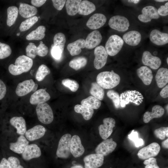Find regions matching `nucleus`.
Here are the masks:
<instances>
[{
	"mask_svg": "<svg viewBox=\"0 0 168 168\" xmlns=\"http://www.w3.org/2000/svg\"><path fill=\"white\" fill-rule=\"evenodd\" d=\"M96 80V82L103 89H110L119 84L120 77L113 71H104L98 74Z\"/></svg>",
	"mask_w": 168,
	"mask_h": 168,
	"instance_id": "nucleus-1",
	"label": "nucleus"
},
{
	"mask_svg": "<svg viewBox=\"0 0 168 168\" xmlns=\"http://www.w3.org/2000/svg\"><path fill=\"white\" fill-rule=\"evenodd\" d=\"M33 60L25 55H21L16 60L14 64H10L8 67L9 72L14 76L27 72L31 68Z\"/></svg>",
	"mask_w": 168,
	"mask_h": 168,
	"instance_id": "nucleus-2",
	"label": "nucleus"
},
{
	"mask_svg": "<svg viewBox=\"0 0 168 168\" xmlns=\"http://www.w3.org/2000/svg\"><path fill=\"white\" fill-rule=\"evenodd\" d=\"M36 113L39 120L45 124H50L54 119L52 110L50 105L45 102L38 104L36 108Z\"/></svg>",
	"mask_w": 168,
	"mask_h": 168,
	"instance_id": "nucleus-3",
	"label": "nucleus"
},
{
	"mask_svg": "<svg viewBox=\"0 0 168 168\" xmlns=\"http://www.w3.org/2000/svg\"><path fill=\"white\" fill-rule=\"evenodd\" d=\"M124 44V41L120 36L114 35L109 37L105 48L108 55L114 56L120 52Z\"/></svg>",
	"mask_w": 168,
	"mask_h": 168,
	"instance_id": "nucleus-4",
	"label": "nucleus"
},
{
	"mask_svg": "<svg viewBox=\"0 0 168 168\" xmlns=\"http://www.w3.org/2000/svg\"><path fill=\"white\" fill-rule=\"evenodd\" d=\"M71 135L67 133L63 135L60 139L56 151V155L59 158L67 159L71 153L70 144Z\"/></svg>",
	"mask_w": 168,
	"mask_h": 168,
	"instance_id": "nucleus-5",
	"label": "nucleus"
},
{
	"mask_svg": "<svg viewBox=\"0 0 168 168\" xmlns=\"http://www.w3.org/2000/svg\"><path fill=\"white\" fill-rule=\"evenodd\" d=\"M143 97L140 93L135 91H128L120 94L119 96L120 106L125 107L130 102L139 105L142 101Z\"/></svg>",
	"mask_w": 168,
	"mask_h": 168,
	"instance_id": "nucleus-6",
	"label": "nucleus"
},
{
	"mask_svg": "<svg viewBox=\"0 0 168 168\" xmlns=\"http://www.w3.org/2000/svg\"><path fill=\"white\" fill-rule=\"evenodd\" d=\"M108 24L111 29L121 32L127 31L130 26L128 19L125 17L121 15L112 16L110 19Z\"/></svg>",
	"mask_w": 168,
	"mask_h": 168,
	"instance_id": "nucleus-7",
	"label": "nucleus"
},
{
	"mask_svg": "<svg viewBox=\"0 0 168 168\" xmlns=\"http://www.w3.org/2000/svg\"><path fill=\"white\" fill-rule=\"evenodd\" d=\"M160 150L159 145L153 142L141 149L138 152V156L140 159L146 160L157 156Z\"/></svg>",
	"mask_w": 168,
	"mask_h": 168,
	"instance_id": "nucleus-8",
	"label": "nucleus"
},
{
	"mask_svg": "<svg viewBox=\"0 0 168 168\" xmlns=\"http://www.w3.org/2000/svg\"><path fill=\"white\" fill-rule=\"evenodd\" d=\"M94 54L95 56L94 66L96 69H100L106 63L108 55L105 47L102 45L96 47L95 49Z\"/></svg>",
	"mask_w": 168,
	"mask_h": 168,
	"instance_id": "nucleus-9",
	"label": "nucleus"
},
{
	"mask_svg": "<svg viewBox=\"0 0 168 168\" xmlns=\"http://www.w3.org/2000/svg\"><path fill=\"white\" fill-rule=\"evenodd\" d=\"M141 14L138 16V20L144 23L150 22L153 19H157L160 17L157 12V9L152 6L144 7L141 11Z\"/></svg>",
	"mask_w": 168,
	"mask_h": 168,
	"instance_id": "nucleus-10",
	"label": "nucleus"
},
{
	"mask_svg": "<svg viewBox=\"0 0 168 168\" xmlns=\"http://www.w3.org/2000/svg\"><path fill=\"white\" fill-rule=\"evenodd\" d=\"M103 124L98 127L99 134L102 138L107 139L111 134L113 128L115 126V121L112 118H107L103 119Z\"/></svg>",
	"mask_w": 168,
	"mask_h": 168,
	"instance_id": "nucleus-11",
	"label": "nucleus"
},
{
	"mask_svg": "<svg viewBox=\"0 0 168 168\" xmlns=\"http://www.w3.org/2000/svg\"><path fill=\"white\" fill-rule=\"evenodd\" d=\"M84 168H98L104 162V156L100 154L95 153L88 155L83 158Z\"/></svg>",
	"mask_w": 168,
	"mask_h": 168,
	"instance_id": "nucleus-12",
	"label": "nucleus"
},
{
	"mask_svg": "<svg viewBox=\"0 0 168 168\" xmlns=\"http://www.w3.org/2000/svg\"><path fill=\"white\" fill-rule=\"evenodd\" d=\"M117 145L112 138L106 139L99 144L95 149L96 153L100 154L104 156L108 155L112 152Z\"/></svg>",
	"mask_w": 168,
	"mask_h": 168,
	"instance_id": "nucleus-13",
	"label": "nucleus"
},
{
	"mask_svg": "<svg viewBox=\"0 0 168 168\" xmlns=\"http://www.w3.org/2000/svg\"><path fill=\"white\" fill-rule=\"evenodd\" d=\"M142 61L145 66L154 70L158 68L161 64V60L159 58L152 55L148 51H145L143 52Z\"/></svg>",
	"mask_w": 168,
	"mask_h": 168,
	"instance_id": "nucleus-14",
	"label": "nucleus"
},
{
	"mask_svg": "<svg viewBox=\"0 0 168 168\" xmlns=\"http://www.w3.org/2000/svg\"><path fill=\"white\" fill-rule=\"evenodd\" d=\"M106 20V17L104 14L100 13H95L89 19L86 26L91 29L96 30L103 26Z\"/></svg>",
	"mask_w": 168,
	"mask_h": 168,
	"instance_id": "nucleus-15",
	"label": "nucleus"
},
{
	"mask_svg": "<svg viewBox=\"0 0 168 168\" xmlns=\"http://www.w3.org/2000/svg\"><path fill=\"white\" fill-rule=\"evenodd\" d=\"M71 153L75 158L82 156L85 151L84 148L82 145L80 137L77 135H74L71 138L70 144Z\"/></svg>",
	"mask_w": 168,
	"mask_h": 168,
	"instance_id": "nucleus-16",
	"label": "nucleus"
},
{
	"mask_svg": "<svg viewBox=\"0 0 168 168\" xmlns=\"http://www.w3.org/2000/svg\"><path fill=\"white\" fill-rule=\"evenodd\" d=\"M149 38L152 43L158 46L164 45L168 43V34L157 29H154L151 31Z\"/></svg>",
	"mask_w": 168,
	"mask_h": 168,
	"instance_id": "nucleus-17",
	"label": "nucleus"
},
{
	"mask_svg": "<svg viewBox=\"0 0 168 168\" xmlns=\"http://www.w3.org/2000/svg\"><path fill=\"white\" fill-rule=\"evenodd\" d=\"M102 37L100 32L95 30L88 34L85 40L86 48L92 49L96 47L100 44Z\"/></svg>",
	"mask_w": 168,
	"mask_h": 168,
	"instance_id": "nucleus-18",
	"label": "nucleus"
},
{
	"mask_svg": "<svg viewBox=\"0 0 168 168\" xmlns=\"http://www.w3.org/2000/svg\"><path fill=\"white\" fill-rule=\"evenodd\" d=\"M41 153L39 147L36 144H32L27 145L22 153L23 158L29 161L32 159L39 157Z\"/></svg>",
	"mask_w": 168,
	"mask_h": 168,
	"instance_id": "nucleus-19",
	"label": "nucleus"
},
{
	"mask_svg": "<svg viewBox=\"0 0 168 168\" xmlns=\"http://www.w3.org/2000/svg\"><path fill=\"white\" fill-rule=\"evenodd\" d=\"M35 84L32 79L26 80L18 83L16 93L18 96H22L33 91Z\"/></svg>",
	"mask_w": 168,
	"mask_h": 168,
	"instance_id": "nucleus-20",
	"label": "nucleus"
},
{
	"mask_svg": "<svg viewBox=\"0 0 168 168\" xmlns=\"http://www.w3.org/2000/svg\"><path fill=\"white\" fill-rule=\"evenodd\" d=\"M142 36L138 31L133 30L125 33L123 36L124 41L128 45L133 46L138 45L140 42Z\"/></svg>",
	"mask_w": 168,
	"mask_h": 168,
	"instance_id": "nucleus-21",
	"label": "nucleus"
},
{
	"mask_svg": "<svg viewBox=\"0 0 168 168\" xmlns=\"http://www.w3.org/2000/svg\"><path fill=\"white\" fill-rule=\"evenodd\" d=\"M46 90V88L40 89L35 91L31 96L30 100V103L33 105H37L40 103L49 100L50 96Z\"/></svg>",
	"mask_w": 168,
	"mask_h": 168,
	"instance_id": "nucleus-22",
	"label": "nucleus"
},
{
	"mask_svg": "<svg viewBox=\"0 0 168 168\" xmlns=\"http://www.w3.org/2000/svg\"><path fill=\"white\" fill-rule=\"evenodd\" d=\"M45 128L40 125H36L26 131L25 135L27 139L33 141L43 137L45 133Z\"/></svg>",
	"mask_w": 168,
	"mask_h": 168,
	"instance_id": "nucleus-23",
	"label": "nucleus"
},
{
	"mask_svg": "<svg viewBox=\"0 0 168 168\" xmlns=\"http://www.w3.org/2000/svg\"><path fill=\"white\" fill-rule=\"evenodd\" d=\"M138 76L144 84L149 85L151 83L153 76L152 70L147 66H142L137 70Z\"/></svg>",
	"mask_w": 168,
	"mask_h": 168,
	"instance_id": "nucleus-24",
	"label": "nucleus"
},
{
	"mask_svg": "<svg viewBox=\"0 0 168 168\" xmlns=\"http://www.w3.org/2000/svg\"><path fill=\"white\" fill-rule=\"evenodd\" d=\"M164 109L161 105H156L153 106L152 112L147 111L144 114L143 120L145 123H148L154 118H159L164 114Z\"/></svg>",
	"mask_w": 168,
	"mask_h": 168,
	"instance_id": "nucleus-25",
	"label": "nucleus"
},
{
	"mask_svg": "<svg viewBox=\"0 0 168 168\" xmlns=\"http://www.w3.org/2000/svg\"><path fill=\"white\" fill-rule=\"evenodd\" d=\"M29 142L23 135H21L18 138L15 142L10 143V149L14 152L22 154L26 146L29 144Z\"/></svg>",
	"mask_w": 168,
	"mask_h": 168,
	"instance_id": "nucleus-26",
	"label": "nucleus"
},
{
	"mask_svg": "<svg viewBox=\"0 0 168 168\" xmlns=\"http://www.w3.org/2000/svg\"><path fill=\"white\" fill-rule=\"evenodd\" d=\"M85 47V40L81 38L69 44L67 48L71 55L73 56L79 54L82 51L81 49H83Z\"/></svg>",
	"mask_w": 168,
	"mask_h": 168,
	"instance_id": "nucleus-27",
	"label": "nucleus"
},
{
	"mask_svg": "<svg viewBox=\"0 0 168 168\" xmlns=\"http://www.w3.org/2000/svg\"><path fill=\"white\" fill-rule=\"evenodd\" d=\"M18 12L22 17L28 18L34 16L37 13V9L35 7L25 3H21Z\"/></svg>",
	"mask_w": 168,
	"mask_h": 168,
	"instance_id": "nucleus-28",
	"label": "nucleus"
},
{
	"mask_svg": "<svg viewBox=\"0 0 168 168\" xmlns=\"http://www.w3.org/2000/svg\"><path fill=\"white\" fill-rule=\"evenodd\" d=\"M10 124L16 129L17 133L21 135L24 134L26 129V121L22 117H14L10 120Z\"/></svg>",
	"mask_w": 168,
	"mask_h": 168,
	"instance_id": "nucleus-29",
	"label": "nucleus"
},
{
	"mask_svg": "<svg viewBox=\"0 0 168 168\" xmlns=\"http://www.w3.org/2000/svg\"><path fill=\"white\" fill-rule=\"evenodd\" d=\"M155 80L158 86L162 88L168 83V69L161 68L157 71L155 76Z\"/></svg>",
	"mask_w": 168,
	"mask_h": 168,
	"instance_id": "nucleus-30",
	"label": "nucleus"
},
{
	"mask_svg": "<svg viewBox=\"0 0 168 168\" xmlns=\"http://www.w3.org/2000/svg\"><path fill=\"white\" fill-rule=\"evenodd\" d=\"M96 9L95 5L93 3L88 0H83L80 4L78 13L86 16L92 13Z\"/></svg>",
	"mask_w": 168,
	"mask_h": 168,
	"instance_id": "nucleus-31",
	"label": "nucleus"
},
{
	"mask_svg": "<svg viewBox=\"0 0 168 168\" xmlns=\"http://www.w3.org/2000/svg\"><path fill=\"white\" fill-rule=\"evenodd\" d=\"M46 29L45 27L44 26H39L26 36V40H40L43 39L45 35V32Z\"/></svg>",
	"mask_w": 168,
	"mask_h": 168,
	"instance_id": "nucleus-32",
	"label": "nucleus"
},
{
	"mask_svg": "<svg viewBox=\"0 0 168 168\" xmlns=\"http://www.w3.org/2000/svg\"><path fill=\"white\" fill-rule=\"evenodd\" d=\"M81 0H67L66 2V8L67 14L71 16L76 15L78 12Z\"/></svg>",
	"mask_w": 168,
	"mask_h": 168,
	"instance_id": "nucleus-33",
	"label": "nucleus"
},
{
	"mask_svg": "<svg viewBox=\"0 0 168 168\" xmlns=\"http://www.w3.org/2000/svg\"><path fill=\"white\" fill-rule=\"evenodd\" d=\"M75 111L82 114L86 120H90L92 117L94 111L93 109L80 105H77L74 107Z\"/></svg>",
	"mask_w": 168,
	"mask_h": 168,
	"instance_id": "nucleus-34",
	"label": "nucleus"
},
{
	"mask_svg": "<svg viewBox=\"0 0 168 168\" xmlns=\"http://www.w3.org/2000/svg\"><path fill=\"white\" fill-rule=\"evenodd\" d=\"M18 9L15 6H11L8 8L7 24L8 26H11L15 23L18 17Z\"/></svg>",
	"mask_w": 168,
	"mask_h": 168,
	"instance_id": "nucleus-35",
	"label": "nucleus"
},
{
	"mask_svg": "<svg viewBox=\"0 0 168 168\" xmlns=\"http://www.w3.org/2000/svg\"><path fill=\"white\" fill-rule=\"evenodd\" d=\"M90 93L92 96L99 100H102L104 97V89L96 82H93L91 83Z\"/></svg>",
	"mask_w": 168,
	"mask_h": 168,
	"instance_id": "nucleus-36",
	"label": "nucleus"
},
{
	"mask_svg": "<svg viewBox=\"0 0 168 168\" xmlns=\"http://www.w3.org/2000/svg\"><path fill=\"white\" fill-rule=\"evenodd\" d=\"M81 103V105L92 109H97L101 105L100 100L92 96H90L82 100Z\"/></svg>",
	"mask_w": 168,
	"mask_h": 168,
	"instance_id": "nucleus-37",
	"label": "nucleus"
},
{
	"mask_svg": "<svg viewBox=\"0 0 168 168\" xmlns=\"http://www.w3.org/2000/svg\"><path fill=\"white\" fill-rule=\"evenodd\" d=\"M87 63V59L85 57H78L71 60L69 63V66L73 69L77 70L85 67Z\"/></svg>",
	"mask_w": 168,
	"mask_h": 168,
	"instance_id": "nucleus-38",
	"label": "nucleus"
},
{
	"mask_svg": "<svg viewBox=\"0 0 168 168\" xmlns=\"http://www.w3.org/2000/svg\"><path fill=\"white\" fill-rule=\"evenodd\" d=\"M38 19L37 16H34L23 21L19 27L20 31L22 32L29 30L38 21Z\"/></svg>",
	"mask_w": 168,
	"mask_h": 168,
	"instance_id": "nucleus-39",
	"label": "nucleus"
},
{
	"mask_svg": "<svg viewBox=\"0 0 168 168\" xmlns=\"http://www.w3.org/2000/svg\"><path fill=\"white\" fill-rule=\"evenodd\" d=\"M66 41V39L65 35L62 33H58L54 36L53 46L58 47L63 52Z\"/></svg>",
	"mask_w": 168,
	"mask_h": 168,
	"instance_id": "nucleus-40",
	"label": "nucleus"
},
{
	"mask_svg": "<svg viewBox=\"0 0 168 168\" xmlns=\"http://www.w3.org/2000/svg\"><path fill=\"white\" fill-rule=\"evenodd\" d=\"M50 73L49 68L46 65L42 64L39 67L35 75V78L38 81H42L44 77Z\"/></svg>",
	"mask_w": 168,
	"mask_h": 168,
	"instance_id": "nucleus-41",
	"label": "nucleus"
},
{
	"mask_svg": "<svg viewBox=\"0 0 168 168\" xmlns=\"http://www.w3.org/2000/svg\"><path fill=\"white\" fill-rule=\"evenodd\" d=\"M107 96L112 100L114 107L117 109L120 107L119 95L118 92L112 90L108 91Z\"/></svg>",
	"mask_w": 168,
	"mask_h": 168,
	"instance_id": "nucleus-42",
	"label": "nucleus"
},
{
	"mask_svg": "<svg viewBox=\"0 0 168 168\" xmlns=\"http://www.w3.org/2000/svg\"><path fill=\"white\" fill-rule=\"evenodd\" d=\"M12 52L11 48L9 45L0 42V59L8 57Z\"/></svg>",
	"mask_w": 168,
	"mask_h": 168,
	"instance_id": "nucleus-43",
	"label": "nucleus"
},
{
	"mask_svg": "<svg viewBox=\"0 0 168 168\" xmlns=\"http://www.w3.org/2000/svg\"><path fill=\"white\" fill-rule=\"evenodd\" d=\"M62 83L65 86L69 88L72 92L76 91L78 89L79 85L76 81L69 79H63Z\"/></svg>",
	"mask_w": 168,
	"mask_h": 168,
	"instance_id": "nucleus-44",
	"label": "nucleus"
},
{
	"mask_svg": "<svg viewBox=\"0 0 168 168\" xmlns=\"http://www.w3.org/2000/svg\"><path fill=\"white\" fill-rule=\"evenodd\" d=\"M128 137L130 140L133 142L136 147H139L144 144L143 140L139 138L138 134L137 131L133 130L130 134L128 135Z\"/></svg>",
	"mask_w": 168,
	"mask_h": 168,
	"instance_id": "nucleus-45",
	"label": "nucleus"
},
{
	"mask_svg": "<svg viewBox=\"0 0 168 168\" xmlns=\"http://www.w3.org/2000/svg\"><path fill=\"white\" fill-rule=\"evenodd\" d=\"M36 48L34 43H29L26 49V56L32 59H34L37 55Z\"/></svg>",
	"mask_w": 168,
	"mask_h": 168,
	"instance_id": "nucleus-46",
	"label": "nucleus"
},
{
	"mask_svg": "<svg viewBox=\"0 0 168 168\" xmlns=\"http://www.w3.org/2000/svg\"><path fill=\"white\" fill-rule=\"evenodd\" d=\"M156 136L161 140L165 139L166 137H168V127H161L154 131Z\"/></svg>",
	"mask_w": 168,
	"mask_h": 168,
	"instance_id": "nucleus-47",
	"label": "nucleus"
},
{
	"mask_svg": "<svg viewBox=\"0 0 168 168\" xmlns=\"http://www.w3.org/2000/svg\"><path fill=\"white\" fill-rule=\"evenodd\" d=\"M49 52V49L45 44L42 41L40 42V44L36 48V54L41 57H44Z\"/></svg>",
	"mask_w": 168,
	"mask_h": 168,
	"instance_id": "nucleus-48",
	"label": "nucleus"
},
{
	"mask_svg": "<svg viewBox=\"0 0 168 168\" xmlns=\"http://www.w3.org/2000/svg\"><path fill=\"white\" fill-rule=\"evenodd\" d=\"M7 160L11 168H24L21 164L19 160L15 157L10 156L8 158Z\"/></svg>",
	"mask_w": 168,
	"mask_h": 168,
	"instance_id": "nucleus-49",
	"label": "nucleus"
},
{
	"mask_svg": "<svg viewBox=\"0 0 168 168\" xmlns=\"http://www.w3.org/2000/svg\"><path fill=\"white\" fill-rule=\"evenodd\" d=\"M51 54L53 57L56 60L60 59L62 56L63 52L58 47L54 46L53 44L51 45Z\"/></svg>",
	"mask_w": 168,
	"mask_h": 168,
	"instance_id": "nucleus-50",
	"label": "nucleus"
},
{
	"mask_svg": "<svg viewBox=\"0 0 168 168\" xmlns=\"http://www.w3.org/2000/svg\"><path fill=\"white\" fill-rule=\"evenodd\" d=\"M143 164L146 165L145 168H160L157 164L156 159L154 157L145 160Z\"/></svg>",
	"mask_w": 168,
	"mask_h": 168,
	"instance_id": "nucleus-51",
	"label": "nucleus"
},
{
	"mask_svg": "<svg viewBox=\"0 0 168 168\" xmlns=\"http://www.w3.org/2000/svg\"><path fill=\"white\" fill-rule=\"evenodd\" d=\"M157 12L160 16H166L168 15V2L164 5L161 6L158 9Z\"/></svg>",
	"mask_w": 168,
	"mask_h": 168,
	"instance_id": "nucleus-52",
	"label": "nucleus"
},
{
	"mask_svg": "<svg viewBox=\"0 0 168 168\" xmlns=\"http://www.w3.org/2000/svg\"><path fill=\"white\" fill-rule=\"evenodd\" d=\"M52 1L54 7L58 10H61L63 8L66 0H52Z\"/></svg>",
	"mask_w": 168,
	"mask_h": 168,
	"instance_id": "nucleus-53",
	"label": "nucleus"
},
{
	"mask_svg": "<svg viewBox=\"0 0 168 168\" xmlns=\"http://www.w3.org/2000/svg\"><path fill=\"white\" fill-rule=\"evenodd\" d=\"M6 86L3 82L0 79V100L3 99L6 93Z\"/></svg>",
	"mask_w": 168,
	"mask_h": 168,
	"instance_id": "nucleus-54",
	"label": "nucleus"
},
{
	"mask_svg": "<svg viewBox=\"0 0 168 168\" xmlns=\"http://www.w3.org/2000/svg\"><path fill=\"white\" fill-rule=\"evenodd\" d=\"M0 168H11L7 159L3 157L0 161Z\"/></svg>",
	"mask_w": 168,
	"mask_h": 168,
	"instance_id": "nucleus-55",
	"label": "nucleus"
},
{
	"mask_svg": "<svg viewBox=\"0 0 168 168\" xmlns=\"http://www.w3.org/2000/svg\"><path fill=\"white\" fill-rule=\"evenodd\" d=\"M46 1V0H32L31 3L35 7H39L43 5Z\"/></svg>",
	"mask_w": 168,
	"mask_h": 168,
	"instance_id": "nucleus-56",
	"label": "nucleus"
},
{
	"mask_svg": "<svg viewBox=\"0 0 168 168\" xmlns=\"http://www.w3.org/2000/svg\"><path fill=\"white\" fill-rule=\"evenodd\" d=\"M161 96L164 98L168 97V85H167L162 89L160 93Z\"/></svg>",
	"mask_w": 168,
	"mask_h": 168,
	"instance_id": "nucleus-57",
	"label": "nucleus"
},
{
	"mask_svg": "<svg viewBox=\"0 0 168 168\" xmlns=\"http://www.w3.org/2000/svg\"><path fill=\"white\" fill-rule=\"evenodd\" d=\"M70 167V168H84V167L80 164H73Z\"/></svg>",
	"mask_w": 168,
	"mask_h": 168,
	"instance_id": "nucleus-58",
	"label": "nucleus"
},
{
	"mask_svg": "<svg viewBox=\"0 0 168 168\" xmlns=\"http://www.w3.org/2000/svg\"><path fill=\"white\" fill-rule=\"evenodd\" d=\"M162 145L163 147L166 148H168V139H167L162 142Z\"/></svg>",
	"mask_w": 168,
	"mask_h": 168,
	"instance_id": "nucleus-59",
	"label": "nucleus"
},
{
	"mask_svg": "<svg viewBox=\"0 0 168 168\" xmlns=\"http://www.w3.org/2000/svg\"><path fill=\"white\" fill-rule=\"evenodd\" d=\"M128 2H131V3H133L135 4H137L140 1V0H128Z\"/></svg>",
	"mask_w": 168,
	"mask_h": 168,
	"instance_id": "nucleus-60",
	"label": "nucleus"
},
{
	"mask_svg": "<svg viewBox=\"0 0 168 168\" xmlns=\"http://www.w3.org/2000/svg\"><path fill=\"white\" fill-rule=\"evenodd\" d=\"M155 1L157 2H164L165 1H168V0H155Z\"/></svg>",
	"mask_w": 168,
	"mask_h": 168,
	"instance_id": "nucleus-61",
	"label": "nucleus"
},
{
	"mask_svg": "<svg viewBox=\"0 0 168 168\" xmlns=\"http://www.w3.org/2000/svg\"><path fill=\"white\" fill-rule=\"evenodd\" d=\"M20 35V32L16 34V35L17 36H19Z\"/></svg>",
	"mask_w": 168,
	"mask_h": 168,
	"instance_id": "nucleus-62",
	"label": "nucleus"
},
{
	"mask_svg": "<svg viewBox=\"0 0 168 168\" xmlns=\"http://www.w3.org/2000/svg\"><path fill=\"white\" fill-rule=\"evenodd\" d=\"M168 57H167V59H166V62H167V64H168Z\"/></svg>",
	"mask_w": 168,
	"mask_h": 168,
	"instance_id": "nucleus-63",
	"label": "nucleus"
}]
</instances>
